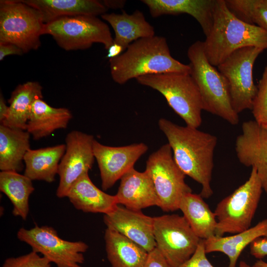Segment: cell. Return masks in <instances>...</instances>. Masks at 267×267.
I'll list each match as a JSON object with an SVG mask.
<instances>
[{
    "label": "cell",
    "mask_w": 267,
    "mask_h": 267,
    "mask_svg": "<svg viewBox=\"0 0 267 267\" xmlns=\"http://www.w3.org/2000/svg\"><path fill=\"white\" fill-rule=\"evenodd\" d=\"M158 126L168 141L178 167L185 176L201 184L199 194L203 198H210L213 194L211 182L217 137L163 118L159 120Z\"/></svg>",
    "instance_id": "cell-1"
},
{
    "label": "cell",
    "mask_w": 267,
    "mask_h": 267,
    "mask_svg": "<svg viewBox=\"0 0 267 267\" xmlns=\"http://www.w3.org/2000/svg\"><path fill=\"white\" fill-rule=\"evenodd\" d=\"M109 61L111 77L120 85L147 75L190 72L189 64H184L171 55L166 39L162 36L137 40L121 55Z\"/></svg>",
    "instance_id": "cell-2"
},
{
    "label": "cell",
    "mask_w": 267,
    "mask_h": 267,
    "mask_svg": "<svg viewBox=\"0 0 267 267\" xmlns=\"http://www.w3.org/2000/svg\"><path fill=\"white\" fill-rule=\"evenodd\" d=\"M203 44L208 61L218 67L239 48L255 46L267 49V31L238 18L225 0H216L213 27Z\"/></svg>",
    "instance_id": "cell-3"
},
{
    "label": "cell",
    "mask_w": 267,
    "mask_h": 267,
    "mask_svg": "<svg viewBox=\"0 0 267 267\" xmlns=\"http://www.w3.org/2000/svg\"><path fill=\"white\" fill-rule=\"evenodd\" d=\"M190 75L199 90L203 110L219 116L232 125L239 123L233 110L228 83L225 77L211 64L204 51L203 42L197 41L188 48Z\"/></svg>",
    "instance_id": "cell-4"
},
{
    "label": "cell",
    "mask_w": 267,
    "mask_h": 267,
    "mask_svg": "<svg viewBox=\"0 0 267 267\" xmlns=\"http://www.w3.org/2000/svg\"><path fill=\"white\" fill-rule=\"evenodd\" d=\"M136 81L159 92L186 126L198 128L202 122L201 96L189 73L167 72L138 77Z\"/></svg>",
    "instance_id": "cell-5"
},
{
    "label": "cell",
    "mask_w": 267,
    "mask_h": 267,
    "mask_svg": "<svg viewBox=\"0 0 267 267\" xmlns=\"http://www.w3.org/2000/svg\"><path fill=\"white\" fill-rule=\"evenodd\" d=\"M263 190L255 167L243 184L217 204L214 213L217 221L215 235L236 234L251 226Z\"/></svg>",
    "instance_id": "cell-6"
},
{
    "label": "cell",
    "mask_w": 267,
    "mask_h": 267,
    "mask_svg": "<svg viewBox=\"0 0 267 267\" xmlns=\"http://www.w3.org/2000/svg\"><path fill=\"white\" fill-rule=\"evenodd\" d=\"M52 37L65 50H83L94 43L102 44L107 50L113 44L108 25L95 16L64 17L44 24L42 35Z\"/></svg>",
    "instance_id": "cell-7"
},
{
    "label": "cell",
    "mask_w": 267,
    "mask_h": 267,
    "mask_svg": "<svg viewBox=\"0 0 267 267\" xmlns=\"http://www.w3.org/2000/svg\"><path fill=\"white\" fill-rule=\"evenodd\" d=\"M44 25L39 11L21 0H0V43L14 44L24 53L37 50Z\"/></svg>",
    "instance_id": "cell-8"
},
{
    "label": "cell",
    "mask_w": 267,
    "mask_h": 267,
    "mask_svg": "<svg viewBox=\"0 0 267 267\" xmlns=\"http://www.w3.org/2000/svg\"><path fill=\"white\" fill-rule=\"evenodd\" d=\"M145 170L153 181L159 200L158 207L165 212L179 210L182 197L192 192V189L186 183L185 175L176 164L168 143L149 155Z\"/></svg>",
    "instance_id": "cell-9"
},
{
    "label": "cell",
    "mask_w": 267,
    "mask_h": 267,
    "mask_svg": "<svg viewBox=\"0 0 267 267\" xmlns=\"http://www.w3.org/2000/svg\"><path fill=\"white\" fill-rule=\"evenodd\" d=\"M264 50L255 46L239 48L217 67L227 80L232 107L238 114L252 109L258 90L253 80V67Z\"/></svg>",
    "instance_id": "cell-10"
},
{
    "label": "cell",
    "mask_w": 267,
    "mask_h": 267,
    "mask_svg": "<svg viewBox=\"0 0 267 267\" xmlns=\"http://www.w3.org/2000/svg\"><path fill=\"white\" fill-rule=\"evenodd\" d=\"M156 248L170 267H177L194 253L201 239L183 216L177 214L153 217Z\"/></svg>",
    "instance_id": "cell-11"
},
{
    "label": "cell",
    "mask_w": 267,
    "mask_h": 267,
    "mask_svg": "<svg viewBox=\"0 0 267 267\" xmlns=\"http://www.w3.org/2000/svg\"><path fill=\"white\" fill-rule=\"evenodd\" d=\"M18 239L29 245L32 251L41 254L57 267H82L85 261L83 253L88 245L82 241L63 239L53 227L38 226L30 229L23 227L17 233Z\"/></svg>",
    "instance_id": "cell-12"
},
{
    "label": "cell",
    "mask_w": 267,
    "mask_h": 267,
    "mask_svg": "<svg viewBox=\"0 0 267 267\" xmlns=\"http://www.w3.org/2000/svg\"><path fill=\"white\" fill-rule=\"evenodd\" d=\"M94 136L78 131H72L65 137L66 149L60 162L59 182L56 190L58 198L66 197L73 184L88 174L94 163Z\"/></svg>",
    "instance_id": "cell-13"
},
{
    "label": "cell",
    "mask_w": 267,
    "mask_h": 267,
    "mask_svg": "<svg viewBox=\"0 0 267 267\" xmlns=\"http://www.w3.org/2000/svg\"><path fill=\"white\" fill-rule=\"evenodd\" d=\"M148 149L142 142L122 146L103 145L96 140L93 144L95 159L98 164L103 190L111 188L132 168Z\"/></svg>",
    "instance_id": "cell-14"
},
{
    "label": "cell",
    "mask_w": 267,
    "mask_h": 267,
    "mask_svg": "<svg viewBox=\"0 0 267 267\" xmlns=\"http://www.w3.org/2000/svg\"><path fill=\"white\" fill-rule=\"evenodd\" d=\"M237 157L246 167H255L267 194V128L255 120L245 121L236 138Z\"/></svg>",
    "instance_id": "cell-15"
},
{
    "label": "cell",
    "mask_w": 267,
    "mask_h": 267,
    "mask_svg": "<svg viewBox=\"0 0 267 267\" xmlns=\"http://www.w3.org/2000/svg\"><path fill=\"white\" fill-rule=\"evenodd\" d=\"M107 228L113 229L142 247L148 253L156 247L153 232V217L117 205L104 214Z\"/></svg>",
    "instance_id": "cell-16"
},
{
    "label": "cell",
    "mask_w": 267,
    "mask_h": 267,
    "mask_svg": "<svg viewBox=\"0 0 267 267\" xmlns=\"http://www.w3.org/2000/svg\"><path fill=\"white\" fill-rule=\"evenodd\" d=\"M117 204L132 210H141L150 206H159V200L151 178L134 167L121 178L116 195Z\"/></svg>",
    "instance_id": "cell-17"
},
{
    "label": "cell",
    "mask_w": 267,
    "mask_h": 267,
    "mask_svg": "<svg viewBox=\"0 0 267 267\" xmlns=\"http://www.w3.org/2000/svg\"><path fill=\"white\" fill-rule=\"evenodd\" d=\"M151 16L187 14L200 24L206 37L212 30L216 0H142Z\"/></svg>",
    "instance_id": "cell-18"
},
{
    "label": "cell",
    "mask_w": 267,
    "mask_h": 267,
    "mask_svg": "<svg viewBox=\"0 0 267 267\" xmlns=\"http://www.w3.org/2000/svg\"><path fill=\"white\" fill-rule=\"evenodd\" d=\"M41 13L44 23L78 15H101L108 9L97 0H21Z\"/></svg>",
    "instance_id": "cell-19"
},
{
    "label": "cell",
    "mask_w": 267,
    "mask_h": 267,
    "mask_svg": "<svg viewBox=\"0 0 267 267\" xmlns=\"http://www.w3.org/2000/svg\"><path fill=\"white\" fill-rule=\"evenodd\" d=\"M74 207L85 213L108 214L118 205L115 195L100 190L86 174L71 186L67 197Z\"/></svg>",
    "instance_id": "cell-20"
},
{
    "label": "cell",
    "mask_w": 267,
    "mask_h": 267,
    "mask_svg": "<svg viewBox=\"0 0 267 267\" xmlns=\"http://www.w3.org/2000/svg\"><path fill=\"white\" fill-rule=\"evenodd\" d=\"M101 17L114 31L113 43L121 46L124 51L134 42L155 36L153 26L146 20L143 12L138 9L132 14L125 10L121 13H106Z\"/></svg>",
    "instance_id": "cell-21"
},
{
    "label": "cell",
    "mask_w": 267,
    "mask_h": 267,
    "mask_svg": "<svg viewBox=\"0 0 267 267\" xmlns=\"http://www.w3.org/2000/svg\"><path fill=\"white\" fill-rule=\"evenodd\" d=\"M72 118L68 109L53 107L39 98L32 105L26 131L34 140H39L57 130L66 129Z\"/></svg>",
    "instance_id": "cell-22"
},
{
    "label": "cell",
    "mask_w": 267,
    "mask_h": 267,
    "mask_svg": "<svg viewBox=\"0 0 267 267\" xmlns=\"http://www.w3.org/2000/svg\"><path fill=\"white\" fill-rule=\"evenodd\" d=\"M267 237V219L259 222L252 227L231 236H213L204 239L206 254L219 252L226 255L229 259L227 267H236L243 250L255 239Z\"/></svg>",
    "instance_id": "cell-23"
},
{
    "label": "cell",
    "mask_w": 267,
    "mask_h": 267,
    "mask_svg": "<svg viewBox=\"0 0 267 267\" xmlns=\"http://www.w3.org/2000/svg\"><path fill=\"white\" fill-rule=\"evenodd\" d=\"M105 250L112 267H143L148 253L118 232L107 228L104 233Z\"/></svg>",
    "instance_id": "cell-24"
},
{
    "label": "cell",
    "mask_w": 267,
    "mask_h": 267,
    "mask_svg": "<svg viewBox=\"0 0 267 267\" xmlns=\"http://www.w3.org/2000/svg\"><path fill=\"white\" fill-rule=\"evenodd\" d=\"M65 149V144L30 149L24 159V175L32 181L43 180L49 183L54 181Z\"/></svg>",
    "instance_id": "cell-25"
},
{
    "label": "cell",
    "mask_w": 267,
    "mask_h": 267,
    "mask_svg": "<svg viewBox=\"0 0 267 267\" xmlns=\"http://www.w3.org/2000/svg\"><path fill=\"white\" fill-rule=\"evenodd\" d=\"M30 134L25 130L0 125V170L20 172L30 149Z\"/></svg>",
    "instance_id": "cell-26"
},
{
    "label": "cell",
    "mask_w": 267,
    "mask_h": 267,
    "mask_svg": "<svg viewBox=\"0 0 267 267\" xmlns=\"http://www.w3.org/2000/svg\"><path fill=\"white\" fill-rule=\"evenodd\" d=\"M43 88L37 82L29 81L19 85L12 92L6 119L1 125L26 131L33 103L43 98Z\"/></svg>",
    "instance_id": "cell-27"
},
{
    "label": "cell",
    "mask_w": 267,
    "mask_h": 267,
    "mask_svg": "<svg viewBox=\"0 0 267 267\" xmlns=\"http://www.w3.org/2000/svg\"><path fill=\"white\" fill-rule=\"evenodd\" d=\"M179 209L199 238L207 239L215 235L216 215L200 194L192 192L185 194L180 200Z\"/></svg>",
    "instance_id": "cell-28"
},
{
    "label": "cell",
    "mask_w": 267,
    "mask_h": 267,
    "mask_svg": "<svg viewBox=\"0 0 267 267\" xmlns=\"http://www.w3.org/2000/svg\"><path fill=\"white\" fill-rule=\"evenodd\" d=\"M0 190L12 203V214L26 220L29 211V197L35 190L32 180L16 172L1 171Z\"/></svg>",
    "instance_id": "cell-29"
},
{
    "label": "cell",
    "mask_w": 267,
    "mask_h": 267,
    "mask_svg": "<svg viewBox=\"0 0 267 267\" xmlns=\"http://www.w3.org/2000/svg\"><path fill=\"white\" fill-rule=\"evenodd\" d=\"M240 19L267 31V0H225Z\"/></svg>",
    "instance_id": "cell-30"
},
{
    "label": "cell",
    "mask_w": 267,
    "mask_h": 267,
    "mask_svg": "<svg viewBox=\"0 0 267 267\" xmlns=\"http://www.w3.org/2000/svg\"><path fill=\"white\" fill-rule=\"evenodd\" d=\"M257 88L251 110L254 120L267 128V66L264 69Z\"/></svg>",
    "instance_id": "cell-31"
},
{
    "label": "cell",
    "mask_w": 267,
    "mask_h": 267,
    "mask_svg": "<svg viewBox=\"0 0 267 267\" xmlns=\"http://www.w3.org/2000/svg\"><path fill=\"white\" fill-rule=\"evenodd\" d=\"M2 267H51V263L45 257L32 251L22 256L7 258Z\"/></svg>",
    "instance_id": "cell-32"
},
{
    "label": "cell",
    "mask_w": 267,
    "mask_h": 267,
    "mask_svg": "<svg viewBox=\"0 0 267 267\" xmlns=\"http://www.w3.org/2000/svg\"><path fill=\"white\" fill-rule=\"evenodd\" d=\"M177 267H214L206 257L204 239H201L192 256Z\"/></svg>",
    "instance_id": "cell-33"
},
{
    "label": "cell",
    "mask_w": 267,
    "mask_h": 267,
    "mask_svg": "<svg viewBox=\"0 0 267 267\" xmlns=\"http://www.w3.org/2000/svg\"><path fill=\"white\" fill-rule=\"evenodd\" d=\"M250 251L251 254L258 259L267 256V237L255 239L250 245Z\"/></svg>",
    "instance_id": "cell-34"
},
{
    "label": "cell",
    "mask_w": 267,
    "mask_h": 267,
    "mask_svg": "<svg viewBox=\"0 0 267 267\" xmlns=\"http://www.w3.org/2000/svg\"><path fill=\"white\" fill-rule=\"evenodd\" d=\"M143 267H170L167 261L156 247L148 253L147 260Z\"/></svg>",
    "instance_id": "cell-35"
},
{
    "label": "cell",
    "mask_w": 267,
    "mask_h": 267,
    "mask_svg": "<svg viewBox=\"0 0 267 267\" xmlns=\"http://www.w3.org/2000/svg\"><path fill=\"white\" fill-rule=\"evenodd\" d=\"M24 53L22 49L17 45L5 43H0V60L2 61L9 55H21Z\"/></svg>",
    "instance_id": "cell-36"
},
{
    "label": "cell",
    "mask_w": 267,
    "mask_h": 267,
    "mask_svg": "<svg viewBox=\"0 0 267 267\" xmlns=\"http://www.w3.org/2000/svg\"><path fill=\"white\" fill-rule=\"evenodd\" d=\"M124 50L123 48L116 44H113L107 49L106 57L109 59L116 57L121 55Z\"/></svg>",
    "instance_id": "cell-37"
},
{
    "label": "cell",
    "mask_w": 267,
    "mask_h": 267,
    "mask_svg": "<svg viewBox=\"0 0 267 267\" xmlns=\"http://www.w3.org/2000/svg\"><path fill=\"white\" fill-rule=\"evenodd\" d=\"M9 112V106L6 104L2 94H0V122L2 123L6 119Z\"/></svg>",
    "instance_id": "cell-38"
},
{
    "label": "cell",
    "mask_w": 267,
    "mask_h": 267,
    "mask_svg": "<svg viewBox=\"0 0 267 267\" xmlns=\"http://www.w3.org/2000/svg\"><path fill=\"white\" fill-rule=\"evenodd\" d=\"M102 1L108 9L123 8L126 3V1L123 0H105Z\"/></svg>",
    "instance_id": "cell-39"
},
{
    "label": "cell",
    "mask_w": 267,
    "mask_h": 267,
    "mask_svg": "<svg viewBox=\"0 0 267 267\" xmlns=\"http://www.w3.org/2000/svg\"><path fill=\"white\" fill-rule=\"evenodd\" d=\"M253 266L255 267H267V262L259 259L254 263Z\"/></svg>",
    "instance_id": "cell-40"
},
{
    "label": "cell",
    "mask_w": 267,
    "mask_h": 267,
    "mask_svg": "<svg viewBox=\"0 0 267 267\" xmlns=\"http://www.w3.org/2000/svg\"><path fill=\"white\" fill-rule=\"evenodd\" d=\"M239 267H255L253 265L250 266L246 262L241 261L239 262Z\"/></svg>",
    "instance_id": "cell-41"
}]
</instances>
